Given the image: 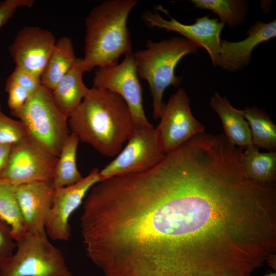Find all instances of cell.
I'll list each match as a JSON object with an SVG mask.
<instances>
[{
  "instance_id": "6da1fadb",
  "label": "cell",
  "mask_w": 276,
  "mask_h": 276,
  "mask_svg": "<svg viewBox=\"0 0 276 276\" xmlns=\"http://www.w3.org/2000/svg\"><path fill=\"white\" fill-rule=\"evenodd\" d=\"M68 123L80 141L109 157L119 154L134 130L125 101L115 93L94 87L70 114Z\"/></svg>"
},
{
  "instance_id": "7a4b0ae2",
  "label": "cell",
  "mask_w": 276,
  "mask_h": 276,
  "mask_svg": "<svg viewBox=\"0 0 276 276\" xmlns=\"http://www.w3.org/2000/svg\"><path fill=\"white\" fill-rule=\"evenodd\" d=\"M136 0H107L95 6L85 17L84 72L118 63L120 56L132 53L127 19Z\"/></svg>"
},
{
  "instance_id": "3957f363",
  "label": "cell",
  "mask_w": 276,
  "mask_h": 276,
  "mask_svg": "<svg viewBox=\"0 0 276 276\" xmlns=\"http://www.w3.org/2000/svg\"><path fill=\"white\" fill-rule=\"evenodd\" d=\"M146 49L133 53L139 78L147 81L152 97L153 116L160 118L166 89L177 86L182 77L175 74V68L185 56L196 53L198 47L188 39L173 37L159 42L147 40Z\"/></svg>"
},
{
  "instance_id": "277c9868",
  "label": "cell",
  "mask_w": 276,
  "mask_h": 276,
  "mask_svg": "<svg viewBox=\"0 0 276 276\" xmlns=\"http://www.w3.org/2000/svg\"><path fill=\"white\" fill-rule=\"evenodd\" d=\"M15 241V251L0 262V276H73L46 233L26 231Z\"/></svg>"
},
{
  "instance_id": "5b68a950",
  "label": "cell",
  "mask_w": 276,
  "mask_h": 276,
  "mask_svg": "<svg viewBox=\"0 0 276 276\" xmlns=\"http://www.w3.org/2000/svg\"><path fill=\"white\" fill-rule=\"evenodd\" d=\"M29 136L58 157L71 134L68 117L56 105L50 90L41 86L20 109L11 111Z\"/></svg>"
},
{
  "instance_id": "8992f818",
  "label": "cell",
  "mask_w": 276,
  "mask_h": 276,
  "mask_svg": "<svg viewBox=\"0 0 276 276\" xmlns=\"http://www.w3.org/2000/svg\"><path fill=\"white\" fill-rule=\"evenodd\" d=\"M58 157L28 136L13 145L0 179L14 186L34 181H52Z\"/></svg>"
},
{
  "instance_id": "52a82bcc",
  "label": "cell",
  "mask_w": 276,
  "mask_h": 276,
  "mask_svg": "<svg viewBox=\"0 0 276 276\" xmlns=\"http://www.w3.org/2000/svg\"><path fill=\"white\" fill-rule=\"evenodd\" d=\"M93 87L106 89L120 96L130 111L134 129L153 127L143 105L142 87L137 74L133 53L114 65L99 67L95 72Z\"/></svg>"
},
{
  "instance_id": "ba28073f",
  "label": "cell",
  "mask_w": 276,
  "mask_h": 276,
  "mask_svg": "<svg viewBox=\"0 0 276 276\" xmlns=\"http://www.w3.org/2000/svg\"><path fill=\"white\" fill-rule=\"evenodd\" d=\"M165 155L153 126L134 129L125 147L99 171L100 181L150 169L159 163Z\"/></svg>"
},
{
  "instance_id": "9c48e42d",
  "label": "cell",
  "mask_w": 276,
  "mask_h": 276,
  "mask_svg": "<svg viewBox=\"0 0 276 276\" xmlns=\"http://www.w3.org/2000/svg\"><path fill=\"white\" fill-rule=\"evenodd\" d=\"M160 119L155 129L165 154L205 130L204 126L193 115L190 100L182 88L164 104Z\"/></svg>"
},
{
  "instance_id": "30bf717a",
  "label": "cell",
  "mask_w": 276,
  "mask_h": 276,
  "mask_svg": "<svg viewBox=\"0 0 276 276\" xmlns=\"http://www.w3.org/2000/svg\"><path fill=\"white\" fill-rule=\"evenodd\" d=\"M155 8L167 14L169 19L164 18L156 11H147L144 19L151 27L175 32L183 36L198 48H201L208 53L214 66H218L221 43V33L224 24L219 19L212 18L209 15L197 18L191 25L182 24L171 17L168 10L162 6Z\"/></svg>"
},
{
  "instance_id": "8fae6325",
  "label": "cell",
  "mask_w": 276,
  "mask_h": 276,
  "mask_svg": "<svg viewBox=\"0 0 276 276\" xmlns=\"http://www.w3.org/2000/svg\"><path fill=\"white\" fill-rule=\"evenodd\" d=\"M99 169L72 185L55 189L52 205L45 224L48 236L53 240L67 241L71 235L70 218L90 190L100 181Z\"/></svg>"
},
{
  "instance_id": "7c38bea8",
  "label": "cell",
  "mask_w": 276,
  "mask_h": 276,
  "mask_svg": "<svg viewBox=\"0 0 276 276\" xmlns=\"http://www.w3.org/2000/svg\"><path fill=\"white\" fill-rule=\"evenodd\" d=\"M56 41L48 30L25 26L18 32L9 51L16 66L40 78Z\"/></svg>"
},
{
  "instance_id": "4fadbf2b",
  "label": "cell",
  "mask_w": 276,
  "mask_h": 276,
  "mask_svg": "<svg viewBox=\"0 0 276 276\" xmlns=\"http://www.w3.org/2000/svg\"><path fill=\"white\" fill-rule=\"evenodd\" d=\"M15 187L26 231L45 233V224L55 191L52 181H34Z\"/></svg>"
},
{
  "instance_id": "5bb4252c",
  "label": "cell",
  "mask_w": 276,
  "mask_h": 276,
  "mask_svg": "<svg viewBox=\"0 0 276 276\" xmlns=\"http://www.w3.org/2000/svg\"><path fill=\"white\" fill-rule=\"evenodd\" d=\"M246 37L238 41L221 40L218 66L237 72L250 62L255 48L276 36V20L266 23L257 20L247 30Z\"/></svg>"
},
{
  "instance_id": "9a60e30c",
  "label": "cell",
  "mask_w": 276,
  "mask_h": 276,
  "mask_svg": "<svg viewBox=\"0 0 276 276\" xmlns=\"http://www.w3.org/2000/svg\"><path fill=\"white\" fill-rule=\"evenodd\" d=\"M210 105L220 119L223 134L230 144L243 148L252 144L251 130L242 109L234 108L226 97L217 92L211 98Z\"/></svg>"
},
{
  "instance_id": "2e32d148",
  "label": "cell",
  "mask_w": 276,
  "mask_h": 276,
  "mask_svg": "<svg viewBox=\"0 0 276 276\" xmlns=\"http://www.w3.org/2000/svg\"><path fill=\"white\" fill-rule=\"evenodd\" d=\"M84 73L82 58H77L71 69L51 91L56 105L68 117L89 91L83 81Z\"/></svg>"
},
{
  "instance_id": "e0dca14e",
  "label": "cell",
  "mask_w": 276,
  "mask_h": 276,
  "mask_svg": "<svg viewBox=\"0 0 276 276\" xmlns=\"http://www.w3.org/2000/svg\"><path fill=\"white\" fill-rule=\"evenodd\" d=\"M72 39L62 36L56 40L41 76L42 86L52 91L76 60Z\"/></svg>"
},
{
  "instance_id": "ac0fdd59",
  "label": "cell",
  "mask_w": 276,
  "mask_h": 276,
  "mask_svg": "<svg viewBox=\"0 0 276 276\" xmlns=\"http://www.w3.org/2000/svg\"><path fill=\"white\" fill-rule=\"evenodd\" d=\"M245 148L242 153V164L246 175L256 181L275 182L276 152H260L253 144Z\"/></svg>"
},
{
  "instance_id": "d6986e66",
  "label": "cell",
  "mask_w": 276,
  "mask_h": 276,
  "mask_svg": "<svg viewBox=\"0 0 276 276\" xmlns=\"http://www.w3.org/2000/svg\"><path fill=\"white\" fill-rule=\"evenodd\" d=\"M79 142L78 136L73 133L65 140L58 157L52 180L55 189L72 185L83 178L77 165V151Z\"/></svg>"
},
{
  "instance_id": "ffe728a7",
  "label": "cell",
  "mask_w": 276,
  "mask_h": 276,
  "mask_svg": "<svg viewBox=\"0 0 276 276\" xmlns=\"http://www.w3.org/2000/svg\"><path fill=\"white\" fill-rule=\"evenodd\" d=\"M243 115L249 125L252 143L258 148L276 150V126L266 111L256 106L246 107Z\"/></svg>"
},
{
  "instance_id": "44dd1931",
  "label": "cell",
  "mask_w": 276,
  "mask_h": 276,
  "mask_svg": "<svg viewBox=\"0 0 276 276\" xmlns=\"http://www.w3.org/2000/svg\"><path fill=\"white\" fill-rule=\"evenodd\" d=\"M196 8L208 9L216 14L220 21L231 28L245 22L248 2L244 0H192Z\"/></svg>"
},
{
  "instance_id": "7402d4cb",
  "label": "cell",
  "mask_w": 276,
  "mask_h": 276,
  "mask_svg": "<svg viewBox=\"0 0 276 276\" xmlns=\"http://www.w3.org/2000/svg\"><path fill=\"white\" fill-rule=\"evenodd\" d=\"M0 217L10 225L16 240L26 231L16 194V187L0 179Z\"/></svg>"
},
{
  "instance_id": "603a6c76",
  "label": "cell",
  "mask_w": 276,
  "mask_h": 276,
  "mask_svg": "<svg viewBox=\"0 0 276 276\" xmlns=\"http://www.w3.org/2000/svg\"><path fill=\"white\" fill-rule=\"evenodd\" d=\"M28 136L21 122L10 118L4 114L0 104V144L13 146Z\"/></svg>"
},
{
  "instance_id": "cb8c5ba5",
  "label": "cell",
  "mask_w": 276,
  "mask_h": 276,
  "mask_svg": "<svg viewBox=\"0 0 276 276\" xmlns=\"http://www.w3.org/2000/svg\"><path fill=\"white\" fill-rule=\"evenodd\" d=\"M6 83H14L25 88L31 95L41 86L40 78L29 72L16 66Z\"/></svg>"
},
{
  "instance_id": "d4e9b609",
  "label": "cell",
  "mask_w": 276,
  "mask_h": 276,
  "mask_svg": "<svg viewBox=\"0 0 276 276\" xmlns=\"http://www.w3.org/2000/svg\"><path fill=\"white\" fill-rule=\"evenodd\" d=\"M16 246L10 225L0 217V262L11 257Z\"/></svg>"
},
{
  "instance_id": "484cf974",
  "label": "cell",
  "mask_w": 276,
  "mask_h": 276,
  "mask_svg": "<svg viewBox=\"0 0 276 276\" xmlns=\"http://www.w3.org/2000/svg\"><path fill=\"white\" fill-rule=\"evenodd\" d=\"M5 90L8 94V105L11 111L22 108L31 96L25 88L14 83H6Z\"/></svg>"
},
{
  "instance_id": "4316f807",
  "label": "cell",
  "mask_w": 276,
  "mask_h": 276,
  "mask_svg": "<svg viewBox=\"0 0 276 276\" xmlns=\"http://www.w3.org/2000/svg\"><path fill=\"white\" fill-rule=\"evenodd\" d=\"M34 0H5L0 2V28L12 17L16 11L21 7L33 6Z\"/></svg>"
},
{
  "instance_id": "83f0119b",
  "label": "cell",
  "mask_w": 276,
  "mask_h": 276,
  "mask_svg": "<svg viewBox=\"0 0 276 276\" xmlns=\"http://www.w3.org/2000/svg\"><path fill=\"white\" fill-rule=\"evenodd\" d=\"M12 146L0 144V175L5 169Z\"/></svg>"
}]
</instances>
